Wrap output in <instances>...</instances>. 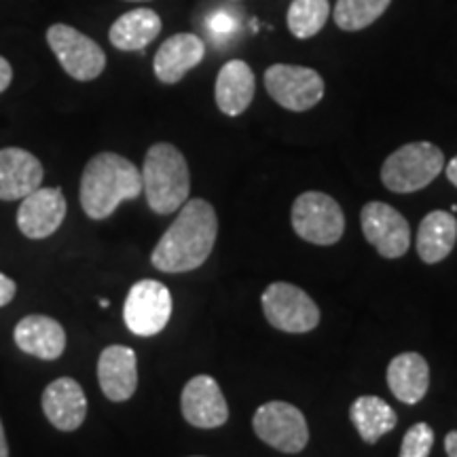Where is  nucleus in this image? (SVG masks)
Listing matches in <instances>:
<instances>
[{
  "label": "nucleus",
  "instance_id": "nucleus-8",
  "mask_svg": "<svg viewBox=\"0 0 457 457\" xmlns=\"http://www.w3.org/2000/svg\"><path fill=\"white\" fill-rule=\"evenodd\" d=\"M47 43L57 62L77 81H94L106 68V54L94 38L74 30L72 26L55 24L47 30Z\"/></svg>",
  "mask_w": 457,
  "mask_h": 457
},
{
  "label": "nucleus",
  "instance_id": "nucleus-30",
  "mask_svg": "<svg viewBox=\"0 0 457 457\" xmlns=\"http://www.w3.org/2000/svg\"><path fill=\"white\" fill-rule=\"evenodd\" d=\"M445 451H447L449 457H457V430H451L445 436Z\"/></svg>",
  "mask_w": 457,
  "mask_h": 457
},
{
  "label": "nucleus",
  "instance_id": "nucleus-22",
  "mask_svg": "<svg viewBox=\"0 0 457 457\" xmlns=\"http://www.w3.org/2000/svg\"><path fill=\"white\" fill-rule=\"evenodd\" d=\"M162 32V17L153 9H134L119 17L111 26L108 38L119 51H142Z\"/></svg>",
  "mask_w": 457,
  "mask_h": 457
},
{
  "label": "nucleus",
  "instance_id": "nucleus-12",
  "mask_svg": "<svg viewBox=\"0 0 457 457\" xmlns=\"http://www.w3.org/2000/svg\"><path fill=\"white\" fill-rule=\"evenodd\" d=\"M182 417L193 428L214 430L227 424L228 404L219 381L210 375H197L185 386L180 396Z\"/></svg>",
  "mask_w": 457,
  "mask_h": 457
},
{
  "label": "nucleus",
  "instance_id": "nucleus-4",
  "mask_svg": "<svg viewBox=\"0 0 457 457\" xmlns=\"http://www.w3.org/2000/svg\"><path fill=\"white\" fill-rule=\"evenodd\" d=\"M445 170L443 151L432 142H411L384 162L381 182L392 193H415L426 188Z\"/></svg>",
  "mask_w": 457,
  "mask_h": 457
},
{
  "label": "nucleus",
  "instance_id": "nucleus-27",
  "mask_svg": "<svg viewBox=\"0 0 457 457\" xmlns=\"http://www.w3.org/2000/svg\"><path fill=\"white\" fill-rule=\"evenodd\" d=\"M205 26L210 28L212 37L220 43H227L228 38L236 37V32L239 28L236 15L228 13V11H216V13L210 15V20L205 21Z\"/></svg>",
  "mask_w": 457,
  "mask_h": 457
},
{
  "label": "nucleus",
  "instance_id": "nucleus-31",
  "mask_svg": "<svg viewBox=\"0 0 457 457\" xmlns=\"http://www.w3.org/2000/svg\"><path fill=\"white\" fill-rule=\"evenodd\" d=\"M445 171H447V179H449L451 185L457 187V155L447 163V168H445Z\"/></svg>",
  "mask_w": 457,
  "mask_h": 457
},
{
  "label": "nucleus",
  "instance_id": "nucleus-11",
  "mask_svg": "<svg viewBox=\"0 0 457 457\" xmlns=\"http://www.w3.org/2000/svg\"><path fill=\"white\" fill-rule=\"evenodd\" d=\"M367 242L384 259H400L411 245L409 222L396 208L384 202H369L360 212Z\"/></svg>",
  "mask_w": 457,
  "mask_h": 457
},
{
  "label": "nucleus",
  "instance_id": "nucleus-21",
  "mask_svg": "<svg viewBox=\"0 0 457 457\" xmlns=\"http://www.w3.org/2000/svg\"><path fill=\"white\" fill-rule=\"evenodd\" d=\"M457 242V220L453 212L434 210L417 228V254L426 265H436L453 253Z\"/></svg>",
  "mask_w": 457,
  "mask_h": 457
},
{
  "label": "nucleus",
  "instance_id": "nucleus-32",
  "mask_svg": "<svg viewBox=\"0 0 457 457\" xmlns=\"http://www.w3.org/2000/svg\"><path fill=\"white\" fill-rule=\"evenodd\" d=\"M0 457H9V445H7V436H4L3 421H0Z\"/></svg>",
  "mask_w": 457,
  "mask_h": 457
},
{
  "label": "nucleus",
  "instance_id": "nucleus-18",
  "mask_svg": "<svg viewBox=\"0 0 457 457\" xmlns=\"http://www.w3.org/2000/svg\"><path fill=\"white\" fill-rule=\"evenodd\" d=\"M13 339L21 352L41 360H55L66 350V333L57 320L49 316H26L13 330Z\"/></svg>",
  "mask_w": 457,
  "mask_h": 457
},
{
  "label": "nucleus",
  "instance_id": "nucleus-20",
  "mask_svg": "<svg viewBox=\"0 0 457 457\" xmlns=\"http://www.w3.org/2000/svg\"><path fill=\"white\" fill-rule=\"evenodd\" d=\"M254 72L245 62L231 60L220 68L216 77V106L227 117H239L248 111L254 98Z\"/></svg>",
  "mask_w": 457,
  "mask_h": 457
},
{
  "label": "nucleus",
  "instance_id": "nucleus-7",
  "mask_svg": "<svg viewBox=\"0 0 457 457\" xmlns=\"http://www.w3.org/2000/svg\"><path fill=\"white\" fill-rule=\"evenodd\" d=\"M253 428L262 443L282 453H301L310 443L305 415L295 404L282 403V400H271L256 409Z\"/></svg>",
  "mask_w": 457,
  "mask_h": 457
},
{
  "label": "nucleus",
  "instance_id": "nucleus-34",
  "mask_svg": "<svg viewBox=\"0 0 457 457\" xmlns=\"http://www.w3.org/2000/svg\"><path fill=\"white\" fill-rule=\"evenodd\" d=\"M128 3H140V0H128Z\"/></svg>",
  "mask_w": 457,
  "mask_h": 457
},
{
  "label": "nucleus",
  "instance_id": "nucleus-1",
  "mask_svg": "<svg viewBox=\"0 0 457 457\" xmlns=\"http://www.w3.org/2000/svg\"><path fill=\"white\" fill-rule=\"evenodd\" d=\"M219 219L205 199H187L176 220L151 254L153 267L163 273H187L202 267L212 254Z\"/></svg>",
  "mask_w": 457,
  "mask_h": 457
},
{
  "label": "nucleus",
  "instance_id": "nucleus-10",
  "mask_svg": "<svg viewBox=\"0 0 457 457\" xmlns=\"http://www.w3.org/2000/svg\"><path fill=\"white\" fill-rule=\"evenodd\" d=\"M265 89L286 111H310L322 100L324 79L305 66L273 64L265 71Z\"/></svg>",
  "mask_w": 457,
  "mask_h": 457
},
{
  "label": "nucleus",
  "instance_id": "nucleus-9",
  "mask_svg": "<svg viewBox=\"0 0 457 457\" xmlns=\"http://www.w3.org/2000/svg\"><path fill=\"white\" fill-rule=\"evenodd\" d=\"M171 318V295L157 279H140L129 288L123 305L125 327L138 337H155Z\"/></svg>",
  "mask_w": 457,
  "mask_h": 457
},
{
  "label": "nucleus",
  "instance_id": "nucleus-28",
  "mask_svg": "<svg viewBox=\"0 0 457 457\" xmlns=\"http://www.w3.org/2000/svg\"><path fill=\"white\" fill-rule=\"evenodd\" d=\"M15 293H17V286L13 279L4 276V273H0V307L9 305V303L13 301Z\"/></svg>",
  "mask_w": 457,
  "mask_h": 457
},
{
  "label": "nucleus",
  "instance_id": "nucleus-6",
  "mask_svg": "<svg viewBox=\"0 0 457 457\" xmlns=\"http://www.w3.org/2000/svg\"><path fill=\"white\" fill-rule=\"evenodd\" d=\"M261 303L267 322L284 333H310L320 324L318 305L305 290L295 284H270L261 296Z\"/></svg>",
  "mask_w": 457,
  "mask_h": 457
},
{
  "label": "nucleus",
  "instance_id": "nucleus-5",
  "mask_svg": "<svg viewBox=\"0 0 457 457\" xmlns=\"http://www.w3.org/2000/svg\"><path fill=\"white\" fill-rule=\"evenodd\" d=\"M290 220L296 236L316 245H333L345 231V216L341 205L320 191H307L296 197Z\"/></svg>",
  "mask_w": 457,
  "mask_h": 457
},
{
  "label": "nucleus",
  "instance_id": "nucleus-24",
  "mask_svg": "<svg viewBox=\"0 0 457 457\" xmlns=\"http://www.w3.org/2000/svg\"><path fill=\"white\" fill-rule=\"evenodd\" d=\"M392 0H337L335 24L345 32H358L375 24Z\"/></svg>",
  "mask_w": 457,
  "mask_h": 457
},
{
  "label": "nucleus",
  "instance_id": "nucleus-16",
  "mask_svg": "<svg viewBox=\"0 0 457 457\" xmlns=\"http://www.w3.org/2000/svg\"><path fill=\"white\" fill-rule=\"evenodd\" d=\"M205 55V43L197 34L180 32L170 37L162 47L157 49L153 60L155 77L165 85H174L185 79L187 72L202 64Z\"/></svg>",
  "mask_w": 457,
  "mask_h": 457
},
{
  "label": "nucleus",
  "instance_id": "nucleus-3",
  "mask_svg": "<svg viewBox=\"0 0 457 457\" xmlns=\"http://www.w3.org/2000/svg\"><path fill=\"white\" fill-rule=\"evenodd\" d=\"M140 174L142 193L153 212L171 214L185 205L191 191V174L185 155L174 145L159 142L148 148Z\"/></svg>",
  "mask_w": 457,
  "mask_h": 457
},
{
  "label": "nucleus",
  "instance_id": "nucleus-29",
  "mask_svg": "<svg viewBox=\"0 0 457 457\" xmlns=\"http://www.w3.org/2000/svg\"><path fill=\"white\" fill-rule=\"evenodd\" d=\"M11 81H13V68L3 55H0V94L9 87Z\"/></svg>",
  "mask_w": 457,
  "mask_h": 457
},
{
  "label": "nucleus",
  "instance_id": "nucleus-15",
  "mask_svg": "<svg viewBox=\"0 0 457 457\" xmlns=\"http://www.w3.org/2000/svg\"><path fill=\"white\" fill-rule=\"evenodd\" d=\"M98 381L102 392L112 403H125L138 387V356L131 347L111 345L100 353Z\"/></svg>",
  "mask_w": 457,
  "mask_h": 457
},
{
  "label": "nucleus",
  "instance_id": "nucleus-23",
  "mask_svg": "<svg viewBox=\"0 0 457 457\" xmlns=\"http://www.w3.org/2000/svg\"><path fill=\"white\" fill-rule=\"evenodd\" d=\"M350 420L360 438L367 445H375L398 424L394 409L379 396H360L353 400L350 407Z\"/></svg>",
  "mask_w": 457,
  "mask_h": 457
},
{
  "label": "nucleus",
  "instance_id": "nucleus-25",
  "mask_svg": "<svg viewBox=\"0 0 457 457\" xmlns=\"http://www.w3.org/2000/svg\"><path fill=\"white\" fill-rule=\"evenodd\" d=\"M328 15V0H293L286 24L296 38H312L327 26Z\"/></svg>",
  "mask_w": 457,
  "mask_h": 457
},
{
  "label": "nucleus",
  "instance_id": "nucleus-13",
  "mask_svg": "<svg viewBox=\"0 0 457 457\" xmlns=\"http://www.w3.org/2000/svg\"><path fill=\"white\" fill-rule=\"evenodd\" d=\"M66 219V197L62 188L38 187L21 199L17 210V227L30 239H45L60 228Z\"/></svg>",
  "mask_w": 457,
  "mask_h": 457
},
{
  "label": "nucleus",
  "instance_id": "nucleus-33",
  "mask_svg": "<svg viewBox=\"0 0 457 457\" xmlns=\"http://www.w3.org/2000/svg\"><path fill=\"white\" fill-rule=\"evenodd\" d=\"M98 303H100V307H108V305H111V301H108V299H100Z\"/></svg>",
  "mask_w": 457,
  "mask_h": 457
},
{
  "label": "nucleus",
  "instance_id": "nucleus-17",
  "mask_svg": "<svg viewBox=\"0 0 457 457\" xmlns=\"http://www.w3.org/2000/svg\"><path fill=\"white\" fill-rule=\"evenodd\" d=\"M43 165L24 148L0 151V199L17 202L37 191L43 182Z\"/></svg>",
  "mask_w": 457,
  "mask_h": 457
},
{
  "label": "nucleus",
  "instance_id": "nucleus-19",
  "mask_svg": "<svg viewBox=\"0 0 457 457\" xmlns=\"http://www.w3.org/2000/svg\"><path fill=\"white\" fill-rule=\"evenodd\" d=\"M387 387L404 404H417L424 400L430 387L428 360L417 352L398 353L387 364Z\"/></svg>",
  "mask_w": 457,
  "mask_h": 457
},
{
  "label": "nucleus",
  "instance_id": "nucleus-26",
  "mask_svg": "<svg viewBox=\"0 0 457 457\" xmlns=\"http://www.w3.org/2000/svg\"><path fill=\"white\" fill-rule=\"evenodd\" d=\"M434 445V430L424 421L411 426L404 434L403 445H400L398 457H430Z\"/></svg>",
  "mask_w": 457,
  "mask_h": 457
},
{
  "label": "nucleus",
  "instance_id": "nucleus-2",
  "mask_svg": "<svg viewBox=\"0 0 457 457\" xmlns=\"http://www.w3.org/2000/svg\"><path fill=\"white\" fill-rule=\"evenodd\" d=\"M142 193V174L129 159L117 153H98L81 176V208L94 220H104L128 199Z\"/></svg>",
  "mask_w": 457,
  "mask_h": 457
},
{
  "label": "nucleus",
  "instance_id": "nucleus-14",
  "mask_svg": "<svg viewBox=\"0 0 457 457\" xmlns=\"http://www.w3.org/2000/svg\"><path fill=\"white\" fill-rule=\"evenodd\" d=\"M43 413L57 430H79L87 417V398L81 384L72 377H60L51 381L43 392Z\"/></svg>",
  "mask_w": 457,
  "mask_h": 457
}]
</instances>
